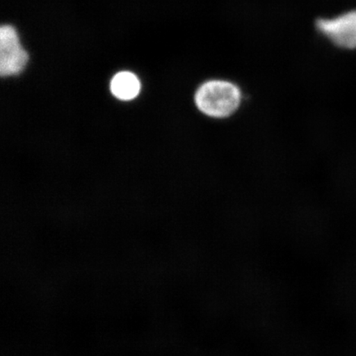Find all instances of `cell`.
I'll return each mask as SVG.
<instances>
[{"instance_id":"cell-1","label":"cell","mask_w":356,"mask_h":356,"mask_svg":"<svg viewBox=\"0 0 356 356\" xmlns=\"http://www.w3.org/2000/svg\"><path fill=\"white\" fill-rule=\"evenodd\" d=\"M243 92L230 80L211 79L200 83L195 91V108L204 119L211 122L228 121L235 117L243 104Z\"/></svg>"},{"instance_id":"cell-2","label":"cell","mask_w":356,"mask_h":356,"mask_svg":"<svg viewBox=\"0 0 356 356\" xmlns=\"http://www.w3.org/2000/svg\"><path fill=\"white\" fill-rule=\"evenodd\" d=\"M29 61V54L22 47L15 28L3 25L0 29V74L8 77L19 74Z\"/></svg>"},{"instance_id":"cell-3","label":"cell","mask_w":356,"mask_h":356,"mask_svg":"<svg viewBox=\"0 0 356 356\" xmlns=\"http://www.w3.org/2000/svg\"><path fill=\"white\" fill-rule=\"evenodd\" d=\"M320 33L336 46L356 48V10L347 12L333 19H321L316 22Z\"/></svg>"},{"instance_id":"cell-4","label":"cell","mask_w":356,"mask_h":356,"mask_svg":"<svg viewBox=\"0 0 356 356\" xmlns=\"http://www.w3.org/2000/svg\"><path fill=\"white\" fill-rule=\"evenodd\" d=\"M140 82L136 74L128 71H122L115 75L111 79L110 88L117 99L122 101H130L139 95Z\"/></svg>"}]
</instances>
